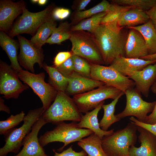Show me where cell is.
Instances as JSON below:
<instances>
[{"label": "cell", "mask_w": 156, "mask_h": 156, "mask_svg": "<svg viewBox=\"0 0 156 156\" xmlns=\"http://www.w3.org/2000/svg\"><path fill=\"white\" fill-rule=\"evenodd\" d=\"M25 1L14 2L10 0L0 1V30L8 33L14 20L26 8Z\"/></svg>", "instance_id": "obj_15"}, {"label": "cell", "mask_w": 156, "mask_h": 156, "mask_svg": "<svg viewBox=\"0 0 156 156\" xmlns=\"http://www.w3.org/2000/svg\"><path fill=\"white\" fill-rule=\"evenodd\" d=\"M39 0H31V1L33 3H38V1Z\"/></svg>", "instance_id": "obj_48"}, {"label": "cell", "mask_w": 156, "mask_h": 156, "mask_svg": "<svg viewBox=\"0 0 156 156\" xmlns=\"http://www.w3.org/2000/svg\"><path fill=\"white\" fill-rule=\"evenodd\" d=\"M68 79V83L65 92L69 95L83 93L105 85L102 81L85 77L75 72Z\"/></svg>", "instance_id": "obj_19"}, {"label": "cell", "mask_w": 156, "mask_h": 156, "mask_svg": "<svg viewBox=\"0 0 156 156\" xmlns=\"http://www.w3.org/2000/svg\"><path fill=\"white\" fill-rule=\"evenodd\" d=\"M77 144L87 156H108L102 148L101 140L94 133L78 142Z\"/></svg>", "instance_id": "obj_25"}, {"label": "cell", "mask_w": 156, "mask_h": 156, "mask_svg": "<svg viewBox=\"0 0 156 156\" xmlns=\"http://www.w3.org/2000/svg\"><path fill=\"white\" fill-rule=\"evenodd\" d=\"M138 126L131 121L124 128L114 132L101 139L102 148L108 156H129L130 147L134 146Z\"/></svg>", "instance_id": "obj_2"}, {"label": "cell", "mask_w": 156, "mask_h": 156, "mask_svg": "<svg viewBox=\"0 0 156 156\" xmlns=\"http://www.w3.org/2000/svg\"><path fill=\"white\" fill-rule=\"evenodd\" d=\"M55 153L54 156H87L86 153L83 150L80 152H76L73 150L72 146H70L66 149L64 150L60 153L56 151L55 149H53Z\"/></svg>", "instance_id": "obj_38"}, {"label": "cell", "mask_w": 156, "mask_h": 156, "mask_svg": "<svg viewBox=\"0 0 156 156\" xmlns=\"http://www.w3.org/2000/svg\"><path fill=\"white\" fill-rule=\"evenodd\" d=\"M154 27L155 29V30L156 31V25H154Z\"/></svg>", "instance_id": "obj_49"}, {"label": "cell", "mask_w": 156, "mask_h": 156, "mask_svg": "<svg viewBox=\"0 0 156 156\" xmlns=\"http://www.w3.org/2000/svg\"><path fill=\"white\" fill-rule=\"evenodd\" d=\"M126 103L124 109L115 115L121 120L127 116H135L139 121L146 123L147 114L152 112L155 107L156 101L146 102L142 98L140 93L133 88L127 90L125 92Z\"/></svg>", "instance_id": "obj_10"}, {"label": "cell", "mask_w": 156, "mask_h": 156, "mask_svg": "<svg viewBox=\"0 0 156 156\" xmlns=\"http://www.w3.org/2000/svg\"><path fill=\"white\" fill-rule=\"evenodd\" d=\"M72 27L70 23L68 21L60 23L58 26L54 30L46 43L61 44L63 41L70 39L72 32Z\"/></svg>", "instance_id": "obj_30"}, {"label": "cell", "mask_w": 156, "mask_h": 156, "mask_svg": "<svg viewBox=\"0 0 156 156\" xmlns=\"http://www.w3.org/2000/svg\"><path fill=\"white\" fill-rule=\"evenodd\" d=\"M155 94L156 95V94ZM146 123L150 124H156V101L155 107L153 111L147 117Z\"/></svg>", "instance_id": "obj_43"}, {"label": "cell", "mask_w": 156, "mask_h": 156, "mask_svg": "<svg viewBox=\"0 0 156 156\" xmlns=\"http://www.w3.org/2000/svg\"><path fill=\"white\" fill-rule=\"evenodd\" d=\"M122 92L120 90L106 85L86 92L73 96V98L81 113L92 110L104 100L116 99Z\"/></svg>", "instance_id": "obj_8"}, {"label": "cell", "mask_w": 156, "mask_h": 156, "mask_svg": "<svg viewBox=\"0 0 156 156\" xmlns=\"http://www.w3.org/2000/svg\"><path fill=\"white\" fill-rule=\"evenodd\" d=\"M20 51L18 55L19 64L34 73V66L37 63L40 68H43L44 55L42 49L33 45L29 40L21 35L17 36Z\"/></svg>", "instance_id": "obj_13"}, {"label": "cell", "mask_w": 156, "mask_h": 156, "mask_svg": "<svg viewBox=\"0 0 156 156\" xmlns=\"http://www.w3.org/2000/svg\"><path fill=\"white\" fill-rule=\"evenodd\" d=\"M0 110L5 112L8 114L10 112L9 107L5 104L4 100L1 97L0 98Z\"/></svg>", "instance_id": "obj_44"}, {"label": "cell", "mask_w": 156, "mask_h": 156, "mask_svg": "<svg viewBox=\"0 0 156 156\" xmlns=\"http://www.w3.org/2000/svg\"><path fill=\"white\" fill-rule=\"evenodd\" d=\"M156 62V60H146L140 58L118 57L109 65L122 75L127 76L131 73L140 70L148 65Z\"/></svg>", "instance_id": "obj_20"}, {"label": "cell", "mask_w": 156, "mask_h": 156, "mask_svg": "<svg viewBox=\"0 0 156 156\" xmlns=\"http://www.w3.org/2000/svg\"><path fill=\"white\" fill-rule=\"evenodd\" d=\"M133 8H135L132 6L122 5L112 2L109 10L106 12V14L102 18L100 24L117 22L124 13Z\"/></svg>", "instance_id": "obj_32"}, {"label": "cell", "mask_w": 156, "mask_h": 156, "mask_svg": "<svg viewBox=\"0 0 156 156\" xmlns=\"http://www.w3.org/2000/svg\"><path fill=\"white\" fill-rule=\"evenodd\" d=\"M43 69L48 73L49 83L59 92H65L68 83V79L64 76L53 66L47 65L44 63Z\"/></svg>", "instance_id": "obj_29"}, {"label": "cell", "mask_w": 156, "mask_h": 156, "mask_svg": "<svg viewBox=\"0 0 156 156\" xmlns=\"http://www.w3.org/2000/svg\"><path fill=\"white\" fill-rule=\"evenodd\" d=\"M72 44L71 51L90 63L104 64L101 55L91 34L83 30L72 31L70 38Z\"/></svg>", "instance_id": "obj_7"}, {"label": "cell", "mask_w": 156, "mask_h": 156, "mask_svg": "<svg viewBox=\"0 0 156 156\" xmlns=\"http://www.w3.org/2000/svg\"><path fill=\"white\" fill-rule=\"evenodd\" d=\"M124 94L122 92L116 99L110 103L103 104L102 108L104 111L103 116L99 122L100 128L103 130L107 131L109 128L113 123L120 121L114 114L115 107L119 99Z\"/></svg>", "instance_id": "obj_28"}, {"label": "cell", "mask_w": 156, "mask_h": 156, "mask_svg": "<svg viewBox=\"0 0 156 156\" xmlns=\"http://www.w3.org/2000/svg\"><path fill=\"white\" fill-rule=\"evenodd\" d=\"M151 89L153 93L156 94V81L151 86Z\"/></svg>", "instance_id": "obj_46"}, {"label": "cell", "mask_w": 156, "mask_h": 156, "mask_svg": "<svg viewBox=\"0 0 156 156\" xmlns=\"http://www.w3.org/2000/svg\"><path fill=\"white\" fill-rule=\"evenodd\" d=\"M18 75L19 79L30 87L39 97L44 112L54 100L57 92L51 84L45 81L44 73L35 74L22 70L18 73Z\"/></svg>", "instance_id": "obj_9"}, {"label": "cell", "mask_w": 156, "mask_h": 156, "mask_svg": "<svg viewBox=\"0 0 156 156\" xmlns=\"http://www.w3.org/2000/svg\"><path fill=\"white\" fill-rule=\"evenodd\" d=\"M140 134L138 141L140 147L131 146L129 156H156V137L145 129L138 126Z\"/></svg>", "instance_id": "obj_17"}, {"label": "cell", "mask_w": 156, "mask_h": 156, "mask_svg": "<svg viewBox=\"0 0 156 156\" xmlns=\"http://www.w3.org/2000/svg\"><path fill=\"white\" fill-rule=\"evenodd\" d=\"M141 59L146 60H156V53L151 55H148L142 57Z\"/></svg>", "instance_id": "obj_45"}, {"label": "cell", "mask_w": 156, "mask_h": 156, "mask_svg": "<svg viewBox=\"0 0 156 156\" xmlns=\"http://www.w3.org/2000/svg\"><path fill=\"white\" fill-rule=\"evenodd\" d=\"M111 2L119 5L132 6L146 11L153 6L156 0H113Z\"/></svg>", "instance_id": "obj_35"}, {"label": "cell", "mask_w": 156, "mask_h": 156, "mask_svg": "<svg viewBox=\"0 0 156 156\" xmlns=\"http://www.w3.org/2000/svg\"><path fill=\"white\" fill-rule=\"evenodd\" d=\"M47 0H39L38 3L40 5H43L47 2Z\"/></svg>", "instance_id": "obj_47"}, {"label": "cell", "mask_w": 156, "mask_h": 156, "mask_svg": "<svg viewBox=\"0 0 156 156\" xmlns=\"http://www.w3.org/2000/svg\"><path fill=\"white\" fill-rule=\"evenodd\" d=\"M77 123L75 122L58 123L53 130L47 131L40 136L39 140L41 146L43 147L51 142H62L64 144L63 146L56 150L60 152L69 144L78 142L94 133L89 129L78 128Z\"/></svg>", "instance_id": "obj_4"}, {"label": "cell", "mask_w": 156, "mask_h": 156, "mask_svg": "<svg viewBox=\"0 0 156 156\" xmlns=\"http://www.w3.org/2000/svg\"><path fill=\"white\" fill-rule=\"evenodd\" d=\"M55 7L54 4L51 3L44 10L37 12H30L25 8L14 23L8 35L12 38L23 34L33 36L40 26L51 16Z\"/></svg>", "instance_id": "obj_6"}, {"label": "cell", "mask_w": 156, "mask_h": 156, "mask_svg": "<svg viewBox=\"0 0 156 156\" xmlns=\"http://www.w3.org/2000/svg\"><path fill=\"white\" fill-rule=\"evenodd\" d=\"M104 102V101L102 102L91 112L86 113L84 115H81L80 121L77 123L78 128H87L91 130L101 140L104 136L111 134L114 130L112 129L109 131H104L99 127L97 116Z\"/></svg>", "instance_id": "obj_21"}, {"label": "cell", "mask_w": 156, "mask_h": 156, "mask_svg": "<svg viewBox=\"0 0 156 156\" xmlns=\"http://www.w3.org/2000/svg\"><path fill=\"white\" fill-rule=\"evenodd\" d=\"M75 72L86 77L90 78V63L86 60L77 55H72Z\"/></svg>", "instance_id": "obj_34"}, {"label": "cell", "mask_w": 156, "mask_h": 156, "mask_svg": "<svg viewBox=\"0 0 156 156\" xmlns=\"http://www.w3.org/2000/svg\"><path fill=\"white\" fill-rule=\"evenodd\" d=\"M130 121L137 125L141 127L151 133L156 137V124H150L143 123L138 121L133 116L129 118Z\"/></svg>", "instance_id": "obj_40"}, {"label": "cell", "mask_w": 156, "mask_h": 156, "mask_svg": "<svg viewBox=\"0 0 156 156\" xmlns=\"http://www.w3.org/2000/svg\"><path fill=\"white\" fill-rule=\"evenodd\" d=\"M70 10L68 8L55 7L52 10L51 15L56 21L67 18L70 15Z\"/></svg>", "instance_id": "obj_37"}, {"label": "cell", "mask_w": 156, "mask_h": 156, "mask_svg": "<svg viewBox=\"0 0 156 156\" xmlns=\"http://www.w3.org/2000/svg\"><path fill=\"white\" fill-rule=\"evenodd\" d=\"M110 4L108 1L103 0L88 10L81 11H74L70 16L71 25L72 26L75 25L81 21L90 18L95 14L107 12L109 10Z\"/></svg>", "instance_id": "obj_27"}, {"label": "cell", "mask_w": 156, "mask_h": 156, "mask_svg": "<svg viewBox=\"0 0 156 156\" xmlns=\"http://www.w3.org/2000/svg\"><path fill=\"white\" fill-rule=\"evenodd\" d=\"M25 114L23 111L14 115H11L5 120L0 121V134L4 135L14 128L23 121Z\"/></svg>", "instance_id": "obj_33"}, {"label": "cell", "mask_w": 156, "mask_h": 156, "mask_svg": "<svg viewBox=\"0 0 156 156\" xmlns=\"http://www.w3.org/2000/svg\"><path fill=\"white\" fill-rule=\"evenodd\" d=\"M18 73L11 66L0 61V93L6 99L18 98L20 94L29 88L20 80Z\"/></svg>", "instance_id": "obj_12"}, {"label": "cell", "mask_w": 156, "mask_h": 156, "mask_svg": "<svg viewBox=\"0 0 156 156\" xmlns=\"http://www.w3.org/2000/svg\"><path fill=\"white\" fill-rule=\"evenodd\" d=\"M73 55L70 51H63L58 53L55 57L53 66H58L65 62Z\"/></svg>", "instance_id": "obj_39"}, {"label": "cell", "mask_w": 156, "mask_h": 156, "mask_svg": "<svg viewBox=\"0 0 156 156\" xmlns=\"http://www.w3.org/2000/svg\"><path fill=\"white\" fill-rule=\"evenodd\" d=\"M127 77L134 81L136 90L147 97L150 88L156 81V62L140 70L132 72Z\"/></svg>", "instance_id": "obj_16"}, {"label": "cell", "mask_w": 156, "mask_h": 156, "mask_svg": "<svg viewBox=\"0 0 156 156\" xmlns=\"http://www.w3.org/2000/svg\"><path fill=\"white\" fill-rule=\"evenodd\" d=\"M128 28L138 31L142 35L146 42L148 55L156 53V31L150 20L143 24Z\"/></svg>", "instance_id": "obj_26"}, {"label": "cell", "mask_w": 156, "mask_h": 156, "mask_svg": "<svg viewBox=\"0 0 156 156\" xmlns=\"http://www.w3.org/2000/svg\"><path fill=\"white\" fill-rule=\"evenodd\" d=\"M56 26V21L51 15L48 19L40 26L35 34L29 40L30 42L35 47L42 49V46L46 43Z\"/></svg>", "instance_id": "obj_24"}, {"label": "cell", "mask_w": 156, "mask_h": 156, "mask_svg": "<svg viewBox=\"0 0 156 156\" xmlns=\"http://www.w3.org/2000/svg\"><path fill=\"white\" fill-rule=\"evenodd\" d=\"M54 67L64 76L68 78L75 72L72 56L60 66Z\"/></svg>", "instance_id": "obj_36"}, {"label": "cell", "mask_w": 156, "mask_h": 156, "mask_svg": "<svg viewBox=\"0 0 156 156\" xmlns=\"http://www.w3.org/2000/svg\"><path fill=\"white\" fill-rule=\"evenodd\" d=\"M91 1L90 0H77L73 1L71 8L74 11H83Z\"/></svg>", "instance_id": "obj_41"}, {"label": "cell", "mask_w": 156, "mask_h": 156, "mask_svg": "<svg viewBox=\"0 0 156 156\" xmlns=\"http://www.w3.org/2000/svg\"><path fill=\"white\" fill-rule=\"evenodd\" d=\"M106 13V12L99 13L81 21L77 24L72 26V31L83 30L92 33L100 24Z\"/></svg>", "instance_id": "obj_31"}, {"label": "cell", "mask_w": 156, "mask_h": 156, "mask_svg": "<svg viewBox=\"0 0 156 156\" xmlns=\"http://www.w3.org/2000/svg\"><path fill=\"white\" fill-rule=\"evenodd\" d=\"M47 122L41 116L32 126L31 129L23 140L22 149L14 156H49L46 154L38 138L41 129Z\"/></svg>", "instance_id": "obj_14"}, {"label": "cell", "mask_w": 156, "mask_h": 156, "mask_svg": "<svg viewBox=\"0 0 156 156\" xmlns=\"http://www.w3.org/2000/svg\"><path fill=\"white\" fill-rule=\"evenodd\" d=\"M90 78L104 83L105 85L116 88L124 93L128 89L135 86L134 81L124 76L110 66L90 63Z\"/></svg>", "instance_id": "obj_11"}, {"label": "cell", "mask_w": 156, "mask_h": 156, "mask_svg": "<svg viewBox=\"0 0 156 156\" xmlns=\"http://www.w3.org/2000/svg\"><path fill=\"white\" fill-rule=\"evenodd\" d=\"M81 115L73 98L65 92L58 91L53 103L41 116L47 123L56 125L65 121L79 122Z\"/></svg>", "instance_id": "obj_3"}, {"label": "cell", "mask_w": 156, "mask_h": 156, "mask_svg": "<svg viewBox=\"0 0 156 156\" xmlns=\"http://www.w3.org/2000/svg\"><path fill=\"white\" fill-rule=\"evenodd\" d=\"M117 22L100 24L91 33L104 64L110 65L116 58L125 57L127 36Z\"/></svg>", "instance_id": "obj_1"}, {"label": "cell", "mask_w": 156, "mask_h": 156, "mask_svg": "<svg viewBox=\"0 0 156 156\" xmlns=\"http://www.w3.org/2000/svg\"><path fill=\"white\" fill-rule=\"evenodd\" d=\"M150 20L145 11L133 8L125 12L117 21L118 25L121 27L137 26L145 24Z\"/></svg>", "instance_id": "obj_23"}, {"label": "cell", "mask_w": 156, "mask_h": 156, "mask_svg": "<svg viewBox=\"0 0 156 156\" xmlns=\"http://www.w3.org/2000/svg\"><path fill=\"white\" fill-rule=\"evenodd\" d=\"M43 112L42 107L29 110L24 117L22 125L12 129L4 135L5 143L0 149V156H7L10 153L17 154L19 152L23 140Z\"/></svg>", "instance_id": "obj_5"}, {"label": "cell", "mask_w": 156, "mask_h": 156, "mask_svg": "<svg viewBox=\"0 0 156 156\" xmlns=\"http://www.w3.org/2000/svg\"><path fill=\"white\" fill-rule=\"evenodd\" d=\"M130 29L125 45V57L140 58L148 55L145 41L138 31Z\"/></svg>", "instance_id": "obj_18"}, {"label": "cell", "mask_w": 156, "mask_h": 156, "mask_svg": "<svg viewBox=\"0 0 156 156\" xmlns=\"http://www.w3.org/2000/svg\"><path fill=\"white\" fill-rule=\"evenodd\" d=\"M153 24L156 25V2L149 10L145 11Z\"/></svg>", "instance_id": "obj_42"}, {"label": "cell", "mask_w": 156, "mask_h": 156, "mask_svg": "<svg viewBox=\"0 0 156 156\" xmlns=\"http://www.w3.org/2000/svg\"><path fill=\"white\" fill-rule=\"evenodd\" d=\"M0 46L6 53L11 62V66L18 73L22 68L18 60L19 42L12 38L5 32L0 31Z\"/></svg>", "instance_id": "obj_22"}]
</instances>
